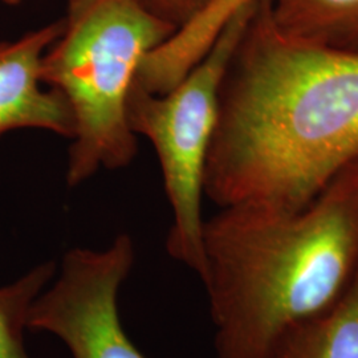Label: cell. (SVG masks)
Listing matches in <instances>:
<instances>
[{"label":"cell","mask_w":358,"mask_h":358,"mask_svg":"<svg viewBox=\"0 0 358 358\" xmlns=\"http://www.w3.org/2000/svg\"><path fill=\"white\" fill-rule=\"evenodd\" d=\"M273 358H358V276L334 307L288 333Z\"/></svg>","instance_id":"9"},{"label":"cell","mask_w":358,"mask_h":358,"mask_svg":"<svg viewBox=\"0 0 358 358\" xmlns=\"http://www.w3.org/2000/svg\"><path fill=\"white\" fill-rule=\"evenodd\" d=\"M256 3L231 19L205 57L173 90L154 94L134 80L129 94V127L136 136L141 134L152 142L173 213L165 243L167 254L198 276L205 266L202 199L207 158L217 127L219 90L231 53Z\"/></svg>","instance_id":"4"},{"label":"cell","mask_w":358,"mask_h":358,"mask_svg":"<svg viewBox=\"0 0 358 358\" xmlns=\"http://www.w3.org/2000/svg\"><path fill=\"white\" fill-rule=\"evenodd\" d=\"M203 254L215 358H273L357 279L358 161L300 210L220 208L205 220Z\"/></svg>","instance_id":"2"},{"label":"cell","mask_w":358,"mask_h":358,"mask_svg":"<svg viewBox=\"0 0 358 358\" xmlns=\"http://www.w3.org/2000/svg\"><path fill=\"white\" fill-rule=\"evenodd\" d=\"M68 1V13H75L88 6L92 0H66Z\"/></svg>","instance_id":"12"},{"label":"cell","mask_w":358,"mask_h":358,"mask_svg":"<svg viewBox=\"0 0 358 358\" xmlns=\"http://www.w3.org/2000/svg\"><path fill=\"white\" fill-rule=\"evenodd\" d=\"M65 19L64 34L41 59L40 77L64 96L75 118L65 174L73 189L100 169H122L136 158L129 94L145 56L177 29L134 0H92Z\"/></svg>","instance_id":"3"},{"label":"cell","mask_w":358,"mask_h":358,"mask_svg":"<svg viewBox=\"0 0 358 358\" xmlns=\"http://www.w3.org/2000/svg\"><path fill=\"white\" fill-rule=\"evenodd\" d=\"M142 10L169 26H186L205 10L213 0H134Z\"/></svg>","instance_id":"11"},{"label":"cell","mask_w":358,"mask_h":358,"mask_svg":"<svg viewBox=\"0 0 358 358\" xmlns=\"http://www.w3.org/2000/svg\"><path fill=\"white\" fill-rule=\"evenodd\" d=\"M56 273L57 264L48 260L29 269L17 280L0 287V358H34L24 344L29 310Z\"/></svg>","instance_id":"10"},{"label":"cell","mask_w":358,"mask_h":358,"mask_svg":"<svg viewBox=\"0 0 358 358\" xmlns=\"http://www.w3.org/2000/svg\"><path fill=\"white\" fill-rule=\"evenodd\" d=\"M256 1L213 0L192 22L145 56L136 83L154 94L173 90L205 57L231 19Z\"/></svg>","instance_id":"7"},{"label":"cell","mask_w":358,"mask_h":358,"mask_svg":"<svg viewBox=\"0 0 358 358\" xmlns=\"http://www.w3.org/2000/svg\"><path fill=\"white\" fill-rule=\"evenodd\" d=\"M136 260V243L125 232L103 250H68L31 307L28 331L57 337L72 358H148L125 332L118 310L120 289Z\"/></svg>","instance_id":"5"},{"label":"cell","mask_w":358,"mask_h":358,"mask_svg":"<svg viewBox=\"0 0 358 358\" xmlns=\"http://www.w3.org/2000/svg\"><path fill=\"white\" fill-rule=\"evenodd\" d=\"M259 0L226 66L205 174L219 208L309 205L358 161V53L284 35Z\"/></svg>","instance_id":"1"},{"label":"cell","mask_w":358,"mask_h":358,"mask_svg":"<svg viewBox=\"0 0 358 358\" xmlns=\"http://www.w3.org/2000/svg\"><path fill=\"white\" fill-rule=\"evenodd\" d=\"M66 19L0 41V137L16 129H43L72 140L75 118L64 96L44 90L41 59L64 34Z\"/></svg>","instance_id":"6"},{"label":"cell","mask_w":358,"mask_h":358,"mask_svg":"<svg viewBox=\"0 0 358 358\" xmlns=\"http://www.w3.org/2000/svg\"><path fill=\"white\" fill-rule=\"evenodd\" d=\"M268 4L284 35L358 53V0H269Z\"/></svg>","instance_id":"8"},{"label":"cell","mask_w":358,"mask_h":358,"mask_svg":"<svg viewBox=\"0 0 358 358\" xmlns=\"http://www.w3.org/2000/svg\"><path fill=\"white\" fill-rule=\"evenodd\" d=\"M0 1H3L7 6H19L22 3V0H0Z\"/></svg>","instance_id":"13"}]
</instances>
